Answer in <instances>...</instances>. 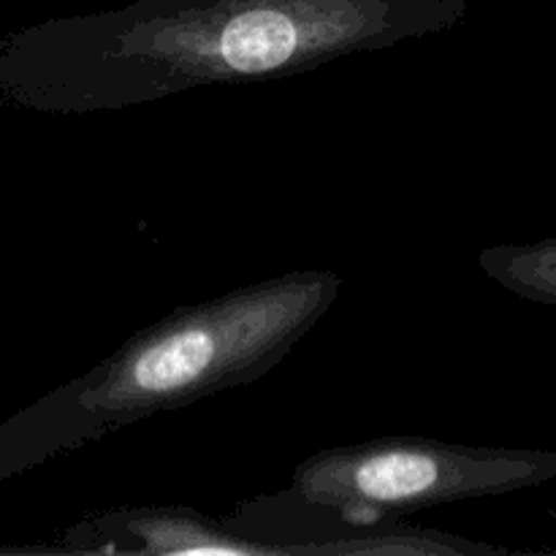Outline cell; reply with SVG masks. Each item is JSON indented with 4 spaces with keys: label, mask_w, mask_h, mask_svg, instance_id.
I'll return each mask as SVG.
<instances>
[{
    "label": "cell",
    "mask_w": 556,
    "mask_h": 556,
    "mask_svg": "<svg viewBox=\"0 0 556 556\" xmlns=\"http://www.w3.org/2000/svg\"><path fill=\"white\" fill-rule=\"evenodd\" d=\"M340 291L337 271L299 269L174 309L27 410L5 448L27 465L253 383L324 320Z\"/></svg>",
    "instance_id": "obj_2"
},
{
    "label": "cell",
    "mask_w": 556,
    "mask_h": 556,
    "mask_svg": "<svg viewBox=\"0 0 556 556\" xmlns=\"http://www.w3.org/2000/svg\"><path fill=\"white\" fill-rule=\"evenodd\" d=\"M462 0H144L0 41V98L96 114L201 87L288 79L454 25Z\"/></svg>",
    "instance_id": "obj_1"
}]
</instances>
